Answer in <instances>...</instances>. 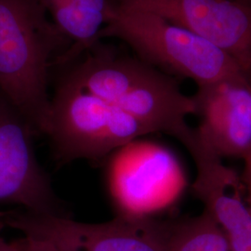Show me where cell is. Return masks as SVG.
<instances>
[{"label":"cell","mask_w":251,"mask_h":251,"mask_svg":"<svg viewBox=\"0 0 251 251\" xmlns=\"http://www.w3.org/2000/svg\"><path fill=\"white\" fill-rule=\"evenodd\" d=\"M6 214H7V212L0 211V232L6 226V224H5V216H6Z\"/></svg>","instance_id":"15"},{"label":"cell","mask_w":251,"mask_h":251,"mask_svg":"<svg viewBox=\"0 0 251 251\" xmlns=\"http://www.w3.org/2000/svg\"><path fill=\"white\" fill-rule=\"evenodd\" d=\"M151 132L137 119L61 78L50 99L46 134L63 163L108 157Z\"/></svg>","instance_id":"4"},{"label":"cell","mask_w":251,"mask_h":251,"mask_svg":"<svg viewBox=\"0 0 251 251\" xmlns=\"http://www.w3.org/2000/svg\"><path fill=\"white\" fill-rule=\"evenodd\" d=\"M142 9L200 36L251 72V5L237 0H111Z\"/></svg>","instance_id":"7"},{"label":"cell","mask_w":251,"mask_h":251,"mask_svg":"<svg viewBox=\"0 0 251 251\" xmlns=\"http://www.w3.org/2000/svg\"><path fill=\"white\" fill-rule=\"evenodd\" d=\"M0 251H27L21 240L8 242L0 236Z\"/></svg>","instance_id":"14"},{"label":"cell","mask_w":251,"mask_h":251,"mask_svg":"<svg viewBox=\"0 0 251 251\" xmlns=\"http://www.w3.org/2000/svg\"><path fill=\"white\" fill-rule=\"evenodd\" d=\"M246 75H247V77H248V80H249V83H250L251 88V72L249 73V74H246Z\"/></svg>","instance_id":"17"},{"label":"cell","mask_w":251,"mask_h":251,"mask_svg":"<svg viewBox=\"0 0 251 251\" xmlns=\"http://www.w3.org/2000/svg\"><path fill=\"white\" fill-rule=\"evenodd\" d=\"M193 98L200 117L195 128L196 151L222 160L244 159L251 152V88L247 75L198 87Z\"/></svg>","instance_id":"9"},{"label":"cell","mask_w":251,"mask_h":251,"mask_svg":"<svg viewBox=\"0 0 251 251\" xmlns=\"http://www.w3.org/2000/svg\"><path fill=\"white\" fill-rule=\"evenodd\" d=\"M0 95H1V94H0Z\"/></svg>","instance_id":"20"},{"label":"cell","mask_w":251,"mask_h":251,"mask_svg":"<svg viewBox=\"0 0 251 251\" xmlns=\"http://www.w3.org/2000/svg\"><path fill=\"white\" fill-rule=\"evenodd\" d=\"M47 15L70 43L58 62L63 65L100 41V33L111 17V0H37Z\"/></svg>","instance_id":"11"},{"label":"cell","mask_w":251,"mask_h":251,"mask_svg":"<svg viewBox=\"0 0 251 251\" xmlns=\"http://www.w3.org/2000/svg\"><path fill=\"white\" fill-rule=\"evenodd\" d=\"M108 157V191L117 215L154 218L173 206L188 185L177 156L155 142L137 139Z\"/></svg>","instance_id":"6"},{"label":"cell","mask_w":251,"mask_h":251,"mask_svg":"<svg viewBox=\"0 0 251 251\" xmlns=\"http://www.w3.org/2000/svg\"><path fill=\"white\" fill-rule=\"evenodd\" d=\"M193 160L195 197L224 231L230 251H251V212L241 178L211 154L200 152Z\"/></svg>","instance_id":"10"},{"label":"cell","mask_w":251,"mask_h":251,"mask_svg":"<svg viewBox=\"0 0 251 251\" xmlns=\"http://www.w3.org/2000/svg\"><path fill=\"white\" fill-rule=\"evenodd\" d=\"M64 65V80L124 111L151 133L172 136L190 154L196 150L195 128L187 122L196 102L174 77L100 41Z\"/></svg>","instance_id":"1"},{"label":"cell","mask_w":251,"mask_h":251,"mask_svg":"<svg viewBox=\"0 0 251 251\" xmlns=\"http://www.w3.org/2000/svg\"><path fill=\"white\" fill-rule=\"evenodd\" d=\"M237 1H239V2H242V3H245V4H249V5H251V0H237Z\"/></svg>","instance_id":"16"},{"label":"cell","mask_w":251,"mask_h":251,"mask_svg":"<svg viewBox=\"0 0 251 251\" xmlns=\"http://www.w3.org/2000/svg\"><path fill=\"white\" fill-rule=\"evenodd\" d=\"M244 171H243L242 180L245 193V200L251 212V152L243 159Z\"/></svg>","instance_id":"13"},{"label":"cell","mask_w":251,"mask_h":251,"mask_svg":"<svg viewBox=\"0 0 251 251\" xmlns=\"http://www.w3.org/2000/svg\"><path fill=\"white\" fill-rule=\"evenodd\" d=\"M6 226L32 251H171L173 222L117 215L101 224L30 211L7 212Z\"/></svg>","instance_id":"5"},{"label":"cell","mask_w":251,"mask_h":251,"mask_svg":"<svg viewBox=\"0 0 251 251\" xmlns=\"http://www.w3.org/2000/svg\"><path fill=\"white\" fill-rule=\"evenodd\" d=\"M37 0H0V94L46 134L50 70L70 49Z\"/></svg>","instance_id":"2"},{"label":"cell","mask_w":251,"mask_h":251,"mask_svg":"<svg viewBox=\"0 0 251 251\" xmlns=\"http://www.w3.org/2000/svg\"><path fill=\"white\" fill-rule=\"evenodd\" d=\"M113 4V3H112ZM117 38L136 57L172 77L198 87L242 75L233 59L200 36L153 13L116 6L100 38Z\"/></svg>","instance_id":"3"},{"label":"cell","mask_w":251,"mask_h":251,"mask_svg":"<svg viewBox=\"0 0 251 251\" xmlns=\"http://www.w3.org/2000/svg\"><path fill=\"white\" fill-rule=\"evenodd\" d=\"M33 126L0 95V202L38 214L63 215L62 202L40 167Z\"/></svg>","instance_id":"8"},{"label":"cell","mask_w":251,"mask_h":251,"mask_svg":"<svg viewBox=\"0 0 251 251\" xmlns=\"http://www.w3.org/2000/svg\"><path fill=\"white\" fill-rule=\"evenodd\" d=\"M171 251H230L220 225L203 209L196 217L174 221Z\"/></svg>","instance_id":"12"},{"label":"cell","mask_w":251,"mask_h":251,"mask_svg":"<svg viewBox=\"0 0 251 251\" xmlns=\"http://www.w3.org/2000/svg\"><path fill=\"white\" fill-rule=\"evenodd\" d=\"M21 241H22V240H21ZM22 243H23V242H22ZM23 245H24V244H23ZM24 247H25V246H24ZM25 250H26V249H25ZM26 251H27V250H26Z\"/></svg>","instance_id":"19"},{"label":"cell","mask_w":251,"mask_h":251,"mask_svg":"<svg viewBox=\"0 0 251 251\" xmlns=\"http://www.w3.org/2000/svg\"><path fill=\"white\" fill-rule=\"evenodd\" d=\"M21 240H22V239H21ZM22 242H23V244H24V246H25V249H26L27 251H31V250H29V249H28V248H27L26 246H25V243H24V241H23V240H22Z\"/></svg>","instance_id":"18"}]
</instances>
